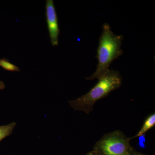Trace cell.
I'll return each mask as SVG.
<instances>
[{
  "label": "cell",
  "mask_w": 155,
  "mask_h": 155,
  "mask_svg": "<svg viewBox=\"0 0 155 155\" xmlns=\"http://www.w3.org/2000/svg\"><path fill=\"white\" fill-rule=\"evenodd\" d=\"M123 40V35L114 34L109 24L105 23L103 25L97 49L96 70L91 76L86 78L87 80L98 79L110 70L112 62L123 54L121 49Z\"/></svg>",
  "instance_id": "cell-1"
},
{
  "label": "cell",
  "mask_w": 155,
  "mask_h": 155,
  "mask_svg": "<svg viewBox=\"0 0 155 155\" xmlns=\"http://www.w3.org/2000/svg\"><path fill=\"white\" fill-rule=\"evenodd\" d=\"M155 125V114H152L146 119L141 129L138 131L136 135L130 137L131 139L137 137H140L144 135L151 128L154 127Z\"/></svg>",
  "instance_id": "cell-5"
},
{
  "label": "cell",
  "mask_w": 155,
  "mask_h": 155,
  "mask_svg": "<svg viewBox=\"0 0 155 155\" xmlns=\"http://www.w3.org/2000/svg\"><path fill=\"white\" fill-rule=\"evenodd\" d=\"M97 79L98 81L97 84L86 94L76 99L69 101L70 107L75 110L83 111L89 114L98 101L119 88L122 83L120 72L110 69Z\"/></svg>",
  "instance_id": "cell-2"
},
{
  "label": "cell",
  "mask_w": 155,
  "mask_h": 155,
  "mask_svg": "<svg viewBox=\"0 0 155 155\" xmlns=\"http://www.w3.org/2000/svg\"><path fill=\"white\" fill-rule=\"evenodd\" d=\"M131 155H146L142 153L138 152L135 151H134L131 154Z\"/></svg>",
  "instance_id": "cell-10"
},
{
  "label": "cell",
  "mask_w": 155,
  "mask_h": 155,
  "mask_svg": "<svg viewBox=\"0 0 155 155\" xmlns=\"http://www.w3.org/2000/svg\"><path fill=\"white\" fill-rule=\"evenodd\" d=\"M16 125V122H13L8 125L0 126V141L11 135Z\"/></svg>",
  "instance_id": "cell-6"
},
{
  "label": "cell",
  "mask_w": 155,
  "mask_h": 155,
  "mask_svg": "<svg viewBox=\"0 0 155 155\" xmlns=\"http://www.w3.org/2000/svg\"><path fill=\"white\" fill-rule=\"evenodd\" d=\"M45 10L46 17L51 43L53 46H57L59 44L58 37L60 30L53 0H47Z\"/></svg>",
  "instance_id": "cell-4"
},
{
  "label": "cell",
  "mask_w": 155,
  "mask_h": 155,
  "mask_svg": "<svg viewBox=\"0 0 155 155\" xmlns=\"http://www.w3.org/2000/svg\"><path fill=\"white\" fill-rule=\"evenodd\" d=\"M5 84L3 83V82L0 81V90H1L4 89L5 88Z\"/></svg>",
  "instance_id": "cell-9"
},
{
  "label": "cell",
  "mask_w": 155,
  "mask_h": 155,
  "mask_svg": "<svg viewBox=\"0 0 155 155\" xmlns=\"http://www.w3.org/2000/svg\"><path fill=\"white\" fill-rule=\"evenodd\" d=\"M0 67H2L3 69L7 71L11 72H19L20 69L16 65L11 64L8 60L3 58L0 60Z\"/></svg>",
  "instance_id": "cell-7"
},
{
  "label": "cell",
  "mask_w": 155,
  "mask_h": 155,
  "mask_svg": "<svg viewBox=\"0 0 155 155\" xmlns=\"http://www.w3.org/2000/svg\"><path fill=\"white\" fill-rule=\"evenodd\" d=\"M85 155H99L97 153L94 151L93 150L87 153Z\"/></svg>",
  "instance_id": "cell-8"
},
{
  "label": "cell",
  "mask_w": 155,
  "mask_h": 155,
  "mask_svg": "<svg viewBox=\"0 0 155 155\" xmlns=\"http://www.w3.org/2000/svg\"><path fill=\"white\" fill-rule=\"evenodd\" d=\"M131 140L121 130H115L103 136L93 150L99 155H131L134 151Z\"/></svg>",
  "instance_id": "cell-3"
}]
</instances>
